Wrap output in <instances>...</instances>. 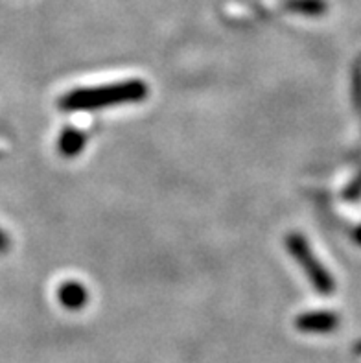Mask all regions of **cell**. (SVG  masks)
I'll return each instance as SVG.
<instances>
[{"mask_svg":"<svg viewBox=\"0 0 361 363\" xmlns=\"http://www.w3.org/2000/svg\"><path fill=\"white\" fill-rule=\"evenodd\" d=\"M150 94L146 82L142 79H126V82L109 83L101 87L74 89L60 98V109L63 111H96L106 107L129 106L140 104Z\"/></svg>","mask_w":361,"mask_h":363,"instance_id":"cell-1","label":"cell"},{"mask_svg":"<svg viewBox=\"0 0 361 363\" xmlns=\"http://www.w3.org/2000/svg\"><path fill=\"white\" fill-rule=\"evenodd\" d=\"M286 247H288L289 255L295 258V262L302 267V272L306 273L308 281L316 288L317 294L325 295V297H330L334 294V279H332L328 269L319 262V258L311 251L310 244H308L304 236L299 235V233H289L286 236Z\"/></svg>","mask_w":361,"mask_h":363,"instance_id":"cell-2","label":"cell"},{"mask_svg":"<svg viewBox=\"0 0 361 363\" xmlns=\"http://www.w3.org/2000/svg\"><path fill=\"white\" fill-rule=\"evenodd\" d=\"M295 327L308 334H328L339 327V318L334 312H308L295 319Z\"/></svg>","mask_w":361,"mask_h":363,"instance_id":"cell-3","label":"cell"},{"mask_svg":"<svg viewBox=\"0 0 361 363\" xmlns=\"http://www.w3.org/2000/svg\"><path fill=\"white\" fill-rule=\"evenodd\" d=\"M85 144H87V135L82 129L67 125L57 138V152L67 159H72L83 152Z\"/></svg>","mask_w":361,"mask_h":363,"instance_id":"cell-4","label":"cell"},{"mask_svg":"<svg viewBox=\"0 0 361 363\" xmlns=\"http://www.w3.org/2000/svg\"><path fill=\"white\" fill-rule=\"evenodd\" d=\"M57 301L67 310H82L89 301L87 288L82 282L69 281L57 288Z\"/></svg>","mask_w":361,"mask_h":363,"instance_id":"cell-5","label":"cell"},{"mask_svg":"<svg viewBox=\"0 0 361 363\" xmlns=\"http://www.w3.org/2000/svg\"><path fill=\"white\" fill-rule=\"evenodd\" d=\"M286 6L293 13L308 15V17H319L326 11L325 0H288Z\"/></svg>","mask_w":361,"mask_h":363,"instance_id":"cell-6","label":"cell"},{"mask_svg":"<svg viewBox=\"0 0 361 363\" xmlns=\"http://www.w3.org/2000/svg\"><path fill=\"white\" fill-rule=\"evenodd\" d=\"M352 98L356 109L361 113V65L357 63L352 72Z\"/></svg>","mask_w":361,"mask_h":363,"instance_id":"cell-7","label":"cell"},{"mask_svg":"<svg viewBox=\"0 0 361 363\" xmlns=\"http://www.w3.org/2000/svg\"><path fill=\"white\" fill-rule=\"evenodd\" d=\"M343 198L347 201H356V199L361 198V172L356 175V179H352V183L345 189Z\"/></svg>","mask_w":361,"mask_h":363,"instance_id":"cell-8","label":"cell"},{"mask_svg":"<svg viewBox=\"0 0 361 363\" xmlns=\"http://www.w3.org/2000/svg\"><path fill=\"white\" fill-rule=\"evenodd\" d=\"M9 251V238L4 230L0 229V255H4Z\"/></svg>","mask_w":361,"mask_h":363,"instance_id":"cell-9","label":"cell"},{"mask_svg":"<svg viewBox=\"0 0 361 363\" xmlns=\"http://www.w3.org/2000/svg\"><path fill=\"white\" fill-rule=\"evenodd\" d=\"M354 240H356L357 244L361 245V227H357V229L354 230Z\"/></svg>","mask_w":361,"mask_h":363,"instance_id":"cell-10","label":"cell"},{"mask_svg":"<svg viewBox=\"0 0 361 363\" xmlns=\"http://www.w3.org/2000/svg\"><path fill=\"white\" fill-rule=\"evenodd\" d=\"M357 350H360V354H361V343H360V345H357Z\"/></svg>","mask_w":361,"mask_h":363,"instance_id":"cell-11","label":"cell"}]
</instances>
